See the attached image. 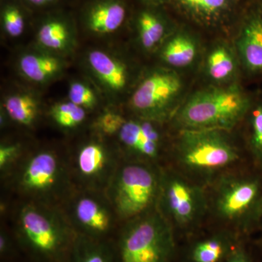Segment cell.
<instances>
[{
  "label": "cell",
  "instance_id": "6da1fadb",
  "mask_svg": "<svg viewBox=\"0 0 262 262\" xmlns=\"http://www.w3.org/2000/svg\"><path fill=\"white\" fill-rule=\"evenodd\" d=\"M9 213L13 235L26 252L39 262L66 261L77 234L60 207L14 201Z\"/></svg>",
  "mask_w": 262,
  "mask_h": 262
},
{
  "label": "cell",
  "instance_id": "7a4b0ae2",
  "mask_svg": "<svg viewBox=\"0 0 262 262\" xmlns=\"http://www.w3.org/2000/svg\"><path fill=\"white\" fill-rule=\"evenodd\" d=\"M1 180L14 201L52 206H61L74 188L67 155L51 149L26 153Z\"/></svg>",
  "mask_w": 262,
  "mask_h": 262
},
{
  "label": "cell",
  "instance_id": "3957f363",
  "mask_svg": "<svg viewBox=\"0 0 262 262\" xmlns=\"http://www.w3.org/2000/svg\"><path fill=\"white\" fill-rule=\"evenodd\" d=\"M230 131L182 129L174 148L175 167L184 176L208 187L222 174L237 168L241 158Z\"/></svg>",
  "mask_w": 262,
  "mask_h": 262
},
{
  "label": "cell",
  "instance_id": "277c9868",
  "mask_svg": "<svg viewBox=\"0 0 262 262\" xmlns=\"http://www.w3.org/2000/svg\"><path fill=\"white\" fill-rule=\"evenodd\" d=\"M208 215L220 228L239 235L247 233L262 217V184L257 177L234 168L207 187Z\"/></svg>",
  "mask_w": 262,
  "mask_h": 262
},
{
  "label": "cell",
  "instance_id": "5b68a950",
  "mask_svg": "<svg viewBox=\"0 0 262 262\" xmlns=\"http://www.w3.org/2000/svg\"><path fill=\"white\" fill-rule=\"evenodd\" d=\"M253 99L239 86H218L198 91L179 108L175 122L182 129L231 131L246 118Z\"/></svg>",
  "mask_w": 262,
  "mask_h": 262
},
{
  "label": "cell",
  "instance_id": "8992f818",
  "mask_svg": "<svg viewBox=\"0 0 262 262\" xmlns=\"http://www.w3.org/2000/svg\"><path fill=\"white\" fill-rule=\"evenodd\" d=\"M162 165L122 159L106 194L121 225L157 209Z\"/></svg>",
  "mask_w": 262,
  "mask_h": 262
},
{
  "label": "cell",
  "instance_id": "52a82bcc",
  "mask_svg": "<svg viewBox=\"0 0 262 262\" xmlns=\"http://www.w3.org/2000/svg\"><path fill=\"white\" fill-rule=\"evenodd\" d=\"M115 246L118 262H173L176 232L155 209L122 225Z\"/></svg>",
  "mask_w": 262,
  "mask_h": 262
},
{
  "label": "cell",
  "instance_id": "ba28073f",
  "mask_svg": "<svg viewBox=\"0 0 262 262\" xmlns=\"http://www.w3.org/2000/svg\"><path fill=\"white\" fill-rule=\"evenodd\" d=\"M157 209L175 232L195 230L208 215L207 187L191 180L173 167L162 165Z\"/></svg>",
  "mask_w": 262,
  "mask_h": 262
},
{
  "label": "cell",
  "instance_id": "9c48e42d",
  "mask_svg": "<svg viewBox=\"0 0 262 262\" xmlns=\"http://www.w3.org/2000/svg\"><path fill=\"white\" fill-rule=\"evenodd\" d=\"M59 207L77 235L111 241L122 225L104 192L74 187Z\"/></svg>",
  "mask_w": 262,
  "mask_h": 262
},
{
  "label": "cell",
  "instance_id": "30bf717a",
  "mask_svg": "<svg viewBox=\"0 0 262 262\" xmlns=\"http://www.w3.org/2000/svg\"><path fill=\"white\" fill-rule=\"evenodd\" d=\"M103 136L81 143L67 155L74 187L106 192L122 156L118 148H112L102 140Z\"/></svg>",
  "mask_w": 262,
  "mask_h": 262
},
{
  "label": "cell",
  "instance_id": "8fae6325",
  "mask_svg": "<svg viewBox=\"0 0 262 262\" xmlns=\"http://www.w3.org/2000/svg\"><path fill=\"white\" fill-rule=\"evenodd\" d=\"M182 81L173 71L160 70L147 76L131 98V106L140 118L160 122L170 115Z\"/></svg>",
  "mask_w": 262,
  "mask_h": 262
},
{
  "label": "cell",
  "instance_id": "7c38bea8",
  "mask_svg": "<svg viewBox=\"0 0 262 262\" xmlns=\"http://www.w3.org/2000/svg\"><path fill=\"white\" fill-rule=\"evenodd\" d=\"M155 122L140 117L126 120L116 136L122 159L163 165V135Z\"/></svg>",
  "mask_w": 262,
  "mask_h": 262
},
{
  "label": "cell",
  "instance_id": "4fadbf2b",
  "mask_svg": "<svg viewBox=\"0 0 262 262\" xmlns=\"http://www.w3.org/2000/svg\"><path fill=\"white\" fill-rule=\"evenodd\" d=\"M238 59L249 75H262V8L255 3L245 17L237 39Z\"/></svg>",
  "mask_w": 262,
  "mask_h": 262
},
{
  "label": "cell",
  "instance_id": "5bb4252c",
  "mask_svg": "<svg viewBox=\"0 0 262 262\" xmlns=\"http://www.w3.org/2000/svg\"><path fill=\"white\" fill-rule=\"evenodd\" d=\"M239 236L219 228L193 241L187 248L186 262H225L239 244Z\"/></svg>",
  "mask_w": 262,
  "mask_h": 262
},
{
  "label": "cell",
  "instance_id": "9a60e30c",
  "mask_svg": "<svg viewBox=\"0 0 262 262\" xmlns=\"http://www.w3.org/2000/svg\"><path fill=\"white\" fill-rule=\"evenodd\" d=\"M88 61L95 75L110 91L119 92L125 89L127 71L121 61L98 50L89 53Z\"/></svg>",
  "mask_w": 262,
  "mask_h": 262
},
{
  "label": "cell",
  "instance_id": "2e32d148",
  "mask_svg": "<svg viewBox=\"0 0 262 262\" xmlns=\"http://www.w3.org/2000/svg\"><path fill=\"white\" fill-rule=\"evenodd\" d=\"M65 262H118L115 244L111 241H98L76 236Z\"/></svg>",
  "mask_w": 262,
  "mask_h": 262
},
{
  "label": "cell",
  "instance_id": "e0dca14e",
  "mask_svg": "<svg viewBox=\"0 0 262 262\" xmlns=\"http://www.w3.org/2000/svg\"><path fill=\"white\" fill-rule=\"evenodd\" d=\"M125 16L126 10L120 2L108 0L98 3L91 9L88 25L96 34H110L121 27Z\"/></svg>",
  "mask_w": 262,
  "mask_h": 262
},
{
  "label": "cell",
  "instance_id": "ac0fdd59",
  "mask_svg": "<svg viewBox=\"0 0 262 262\" xmlns=\"http://www.w3.org/2000/svg\"><path fill=\"white\" fill-rule=\"evenodd\" d=\"M189 16L203 24H213L232 12L237 0H176Z\"/></svg>",
  "mask_w": 262,
  "mask_h": 262
},
{
  "label": "cell",
  "instance_id": "d6986e66",
  "mask_svg": "<svg viewBox=\"0 0 262 262\" xmlns=\"http://www.w3.org/2000/svg\"><path fill=\"white\" fill-rule=\"evenodd\" d=\"M198 55V46L194 38L185 32H178L166 42L162 51V58L174 68H184L192 64Z\"/></svg>",
  "mask_w": 262,
  "mask_h": 262
},
{
  "label": "cell",
  "instance_id": "ffe728a7",
  "mask_svg": "<svg viewBox=\"0 0 262 262\" xmlns=\"http://www.w3.org/2000/svg\"><path fill=\"white\" fill-rule=\"evenodd\" d=\"M19 69L28 80L42 83L51 80L61 70V62L56 57L28 53L19 61Z\"/></svg>",
  "mask_w": 262,
  "mask_h": 262
},
{
  "label": "cell",
  "instance_id": "44dd1931",
  "mask_svg": "<svg viewBox=\"0 0 262 262\" xmlns=\"http://www.w3.org/2000/svg\"><path fill=\"white\" fill-rule=\"evenodd\" d=\"M206 70L215 82L230 80L237 70V61L230 48L223 44L215 46L207 57Z\"/></svg>",
  "mask_w": 262,
  "mask_h": 262
},
{
  "label": "cell",
  "instance_id": "7402d4cb",
  "mask_svg": "<svg viewBox=\"0 0 262 262\" xmlns=\"http://www.w3.org/2000/svg\"><path fill=\"white\" fill-rule=\"evenodd\" d=\"M4 108L10 120L25 127L32 126L39 113L37 101L28 94L10 96L5 100Z\"/></svg>",
  "mask_w": 262,
  "mask_h": 262
},
{
  "label": "cell",
  "instance_id": "603a6c76",
  "mask_svg": "<svg viewBox=\"0 0 262 262\" xmlns=\"http://www.w3.org/2000/svg\"><path fill=\"white\" fill-rule=\"evenodd\" d=\"M139 39L143 47L153 49L163 39L166 26L161 17L151 11H144L138 18Z\"/></svg>",
  "mask_w": 262,
  "mask_h": 262
},
{
  "label": "cell",
  "instance_id": "cb8c5ba5",
  "mask_svg": "<svg viewBox=\"0 0 262 262\" xmlns=\"http://www.w3.org/2000/svg\"><path fill=\"white\" fill-rule=\"evenodd\" d=\"M248 144L253 159L262 165V100H253L246 115Z\"/></svg>",
  "mask_w": 262,
  "mask_h": 262
},
{
  "label": "cell",
  "instance_id": "d4e9b609",
  "mask_svg": "<svg viewBox=\"0 0 262 262\" xmlns=\"http://www.w3.org/2000/svg\"><path fill=\"white\" fill-rule=\"evenodd\" d=\"M38 42L52 51H61L68 46L70 33L68 27L60 20H50L43 24L37 34Z\"/></svg>",
  "mask_w": 262,
  "mask_h": 262
},
{
  "label": "cell",
  "instance_id": "484cf974",
  "mask_svg": "<svg viewBox=\"0 0 262 262\" xmlns=\"http://www.w3.org/2000/svg\"><path fill=\"white\" fill-rule=\"evenodd\" d=\"M50 116L58 126L72 130L83 123L87 117V113L85 108L70 101L53 106L50 111Z\"/></svg>",
  "mask_w": 262,
  "mask_h": 262
},
{
  "label": "cell",
  "instance_id": "4316f807",
  "mask_svg": "<svg viewBox=\"0 0 262 262\" xmlns=\"http://www.w3.org/2000/svg\"><path fill=\"white\" fill-rule=\"evenodd\" d=\"M126 120L120 114L115 112H106L98 117L93 128L95 132L105 137H112L117 135Z\"/></svg>",
  "mask_w": 262,
  "mask_h": 262
},
{
  "label": "cell",
  "instance_id": "83f0119b",
  "mask_svg": "<svg viewBox=\"0 0 262 262\" xmlns=\"http://www.w3.org/2000/svg\"><path fill=\"white\" fill-rule=\"evenodd\" d=\"M21 144L3 143L0 146V174L5 177L26 154Z\"/></svg>",
  "mask_w": 262,
  "mask_h": 262
},
{
  "label": "cell",
  "instance_id": "f1b7e54d",
  "mask_svg": "<svg viewBox=\"0 0 262 262\" xmlns=\"http://www.w3.org/2000/svg\"><path fill=\"white\" fill-rule=\"evenodd\" d=\"M69 98L71 102L85 110L95 107L97 103L94 91L87 84L80 82H72L70 84Z\"/></svg>",
  "mask_w": 262,
  "mask_h": 262
},
{
  "label": "cell",
  "instance_id": "f546056e",
  "mask_svg": "<svg viewBox=\"0 0 262 262\" xmlns=\"http://www.w3.org/2000/svg\"><path fill=\"white\" fill-rule=\"evenodd\" d=\"M3 24L5 30L10 37H19L24 32L23 15L16 7L9 6L5 10L3 13Z\"/></svg>",
  "mask_w": 262,
  "mask_h": 262
},
{
  "label": "cell",
  "instance_id": "4dcf8cb0",
  "mask_svg": "<svg viewBox=\"0 0 262 262\" xmlns=\"http://www.w3.org/2000/svg\"><path fill=\"white\" fill-rule=\"evenodd\" d=\"M15 242L13 234H10L5 227L0 230V256L2 258L9 257L15 252Z\"/></svg>",
  "mask_w": 262,
  "mask_h": 262
},
{
  "label": "cell",
  "instance_id": "1f68e13d",
  "mask_svg": "<svg viewBox=\"0 0 262 262\" xmlns=\"http://www.w3.org/2000/svg\"><path fill=\"white\" fill-rule=\"evenodd\" d=\"M225 262H251V258L244 248L239 244Z\"/></svg>",
  "mask_w": 262,
  "mask_h": 262
},
{
  "label": "cell",
  "instance_id": "d6a6232c",
  "mask_svg": "<svg viewBox=\"0 0 262 262\" xmlns=\"http://www.w3.org/2000/svg\"><path fill=\"white\" fill-rule=\"evenodd\" d=\"M29 2H30L33 5H44L47 4L46 3V0H28Z\"/></svg>",
  "mask_w": 262,
  "mask_h": 262
},
{
  "label": "cell",
  "instance_id": "836d02e7",
  "mask_svg": "<svg viewBox=\"0 0 262 262\" xmlns=\"http://www.w3.org/2000/svg\"><path fill=\"white\" fill-rule=\"evenodd\" d=\"M144 2H147V3H157V2H160L162 0H143Z\"/></svg>",
  "mask_w": 262,
  "mask_h": 262
},
{
  "label": "cell",
  "instance_id": "e575fe53",
  "mask_svg": "<svg viewBox=\"0 0 262 262\" xmlns=\"http://www.w3.org/2000/svg\"><path fill=\"white\" fill-rule=\"evenodd\" d=\"M256 3V4L259 5L262 8V0H256V3Z\"/></svg>",
  "mask_w": 262,
  "mask_h": 262
},
{
  "label": "cell",
  "instance_id": "d590c367",
  "mask_svg": "<svg viewBox=\"0 0 262 262\" xmlns=\"http://www.w3.org/2000/svg\"><path fill=\"white\" fill-rule=\"evenodd\" d=\"M53 0H46V3H47V4L48 3H51V2H53Z\"/></svg>",
  "mask_w": 262,
  "mask_h": 262
}]
</instances>
